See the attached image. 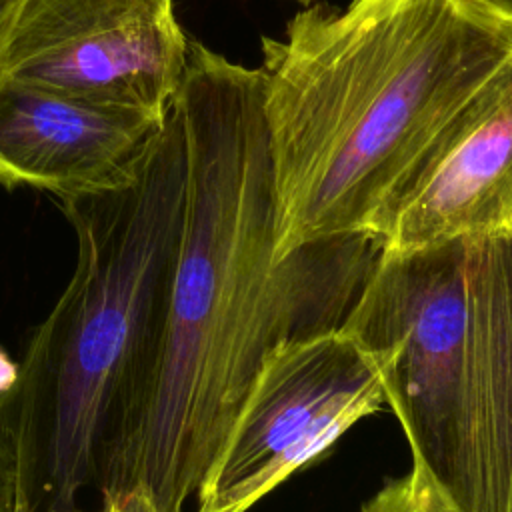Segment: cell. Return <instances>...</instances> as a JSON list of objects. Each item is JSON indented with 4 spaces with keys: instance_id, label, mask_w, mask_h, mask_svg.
<instances>
[{
    "instance_id": "cell-15",
    "label": "cell",
    "mask_w": 512,
    "mask_h": 512,
    "mask_svg": "<svg viewBox=\"0 0 512 512\" xmlns=\"http://www.w3.org/2000/svg\"><path fill=\"white\" fill-rule=\"evenodd\" d=\"M72 512H86V510H82V508H76V510H72ZM96 512H118V502H116V500H108V502H102V504H100V508H98Z\"/></svg>"
},
{
    "instance_id": "cell-14",
    "label": "cell",
    "mask_w": 512,
    "mask_h": 512,
    "mask_svg": "<svg viewBox=\"0 0 512 512\" xmlns=\"http://www.w3.org/2000/svg\"><path fill=\"white\" fill-rule=\"evenodd\" d=\"M474 2L498 12L500 16H504L508 20H512V0H474Z\"/></svg>"
},
{
    "instance_id": "cell-16",
    "label": "cell",
    "mask_w": 512,
    "mask_h": 512,
    "mask_svg": "<svg viewBox=\"0 0 512 512\" xmlns=\"http://www.w3.org/2000/svg\"><path fill=\"white\" fill-rule=\"evenodd\" d=\"M298 2H302V4H312V0H298Z\"/></svg>"
},
{
    "instance_id": "cell-13",
    "label": "cell",
    "mask_w": 512,
    "mask_h": 512,
    "mask_svg": "<svg viewBox=\"0 0 512 512\" xmlns=\"http://www.w3.org/2000/svg\"><path fill=\"white\" fill-rule=\"evenodd\" d=\"M22 0H0V48L8 36V30L14 22V16L20 8Z\"/></svg>"
},
{
    "instance_id": "cell-1",
    "label": "cell",
    "mask_w": 512,
    "mask_h": 512,
    "mask_svg": "<svg viewBox=\"0 0 512 512\" xmlns=\"http://www.w3.org/2000/svg\"><path fill=\"white\" fill-rule=\"evenodd\" d=\"M262 68L190 42L176 102L188 198L160 362L124 494L182 512L206 478L270 350L340 328L380 254L370 236L278 256Z\"/></svg>"
},
{
    "instance_id": "cell-4",
    "label": "cell",
    "mask_w": 512,
    "mask_h": 512,
    "mask_svg": "<svg viewBox=\"0 0 512 512\" xmlns=\"http://www.w3.org/2000/svg\"><path fill=\"white\" fill-rule=\"evenodd\" d=\"M342 328L446 512H512V234L380 250Z\"/></svg>"
},
{
    "instance_id": "cell-2",
    "label": "cell",
    "mask_w": 512,
    "mask_h": 512,
    "mask_svg": "<svg viewBox=\"0 0 512 512\" xmlns=\"http://www.w3.org/2000/svg\"><path fill=\"white\" fill-rule=\"evenodd\" d=\"M512 60V20L474 0L312 4L262 38L278 256L342 236L380 244L458 114Z\"/></svg>"
},
{
    "instance_id": "cell-10",
    "label": "cell",
    "mask_w": 512,
    "mask_h": 512,
    "mask_svg": "<svg viewBox=\"0 0 512 512\" xmlns=\"http://www.w3.org/2000/svg\"><path fill=\"white\" fill-rule=\"evenodd\" d=\"M0 512H18V462L8 426L0 416Z\"/></svg>"
},
{
    "instance_id": "cell-3",
    "label": "cell",
    "mask_w": 512,
    "mask_h": 512,
    "mask_svg": "<svg viewBox=\"0 0 512 512\" xmlns=\"http://www.w3.org/2000/svg\"><path fill=\"white\" fill-rule=\"evenodd\" d=\"M186 198L176 98L116 178L58 198L76 236L74 272L0 402L18 512H72L88 488L102 502L124 494L164 344Z\"/></svg>"
},
{
    "instance_id": "cell-6",
    "label": "cell",
    "mask_w": 512,
    "mask_h": 512,
    "mask_svg": "<svg viewBox=\"0 0 512 512\" xmlns=\"http://www.w3.org/2000/svg\"><path fill=\"white\" fill-rule=\"evenodd\" d=\"M188 48L174 0H22L0 76L162 120Z\"/></svg>"
},
{
    "instance_id": "cell-9",
    "label": "cell",
    "mask_w": 512,
    "mask_h": 512,
    "mask_svg": "<svg viewBox=\"0 0 512 512\" xmlns=\"http://www.w3.org/2000/svg\"><path fill=\"white\" fill-rule=\"evenodd\" d=\"M360 512H446L430 484L414 470L388 480Z\"/></svg>"
},
{
    "instance_id": "cell-8",
    "label": "cell",
    "mask_w": 512,
    "mask_h": 512,
    "mask_svg": "<svg viewBox=\"0 0 512 512\" xmlns=\"http://www.w3.org/2000/svg\"><path fill=\"white\" fill-rule=\"evenodd\" d=\"M162 122L0 76V184L56 198L98 188L134 160Z\"/></svg>"
},
{
    "instance_id": "cell-12",
    "label": "cell",
    "mask_w": 512,
    "mask_h": 512,
    "mask_svg": "<svg viewBox=\"0 0 512 512\" xmlns=\"http://www.w3.org/2000/svg\"><path fill=\"white\" fill-rule=\"evenodd\" d=\"M18 378V364L0 346V402L10 394Z\"/></svg>"
},
{
    "instance_id": "cell-5",
    "label": "cell",
    "mask_w": 512,
    "mask_h": 512,
    "mask_svg": "<svg viewBox=\"0 0 512 512\" xmlns=\"http://www.w3.org/2000/svg\"><path fill=\"white\" fill-rule=\"evenodd\" d=\"M382 406L372 358L342 326L278 344L196 492V512H248Z\"/></svg>"
},
{
    "instance_id": "cell-11",
    "label": "cell",
    "mask_w": 512,
    "mask_h": 512,
    "mask_svg": "<svg viewBox=\"0 0 512 512\" xmlns=\"http://www.w3.org/2000/svg\"><path fill=\"white\" fill-rule=\"evenodd\" d=\"M116 502L118 512H160V508L144 488H132L116 498Z\"/></svg>"
},
{
    "instance_id": "cell-7",
    "label": "cell",
    "mask_w": 512,
    "mask_h": 512,
    "mask_svg": "<svg viewBox=\"0 0 512 512\" xmlns=\"http://www.w3.org/2000/svg\"><path fill=\"white\" fill-rule=\"evenodd\" d=\"M512 234V60L444 132L394 208L384 252Z\"/></svg>"
}]
</instances>
